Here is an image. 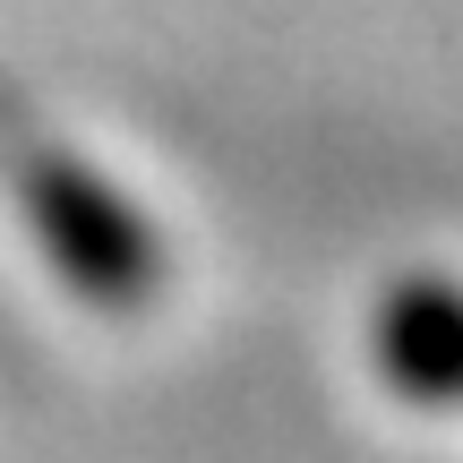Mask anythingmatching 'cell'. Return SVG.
I'll return each instance as SVG.
<instances>
[{
	"mask_svg": "<svg viewBox=\"0 0 463 463\" xmlns=\"http://www.w3.org/2000/svg\"><path fill=\"white\" fill-rule=\"evenodd\" d=\"M378 361L403 395H463V292L403 283L378 317Z\"/></svg>",
	"mask_w": 463,
	"mask_h": 463,
	"instance_id": "obj_2",
	"label": "cell"
},
{
	"mask_svg": "<svg viewBox=\"0 0 463 463\" xmlns=\"http://www.w3.org/2000/svg\"><path fill=\"white\" fill-rule=\"evenodd\" d=\"M17 189H26V223L43 232L52 266L86 300H137L155 283V241H146V223L129 215V198L103 172H86L61 146H26Z\"/></svg>",
	"mask_w": 463,
	"mask_h": 463,
	"instance_id": "obj_1",
	"label": "cell"
},
{
	"mask_svg": "<svg viewBox=\"0 0 463 463\" xmlns=\"http://www.w3.org/2000/svg\"><path fill=\"white\" fill-rule=\"evenodd\" d=\"M0 137H26V129H17V112H9V103H0Z\"/></svg>",
	"mask_w": 463,
	"mask_h": 463,
	"instance_id": "obj_3",
	"label": "cell"
}]
</instances>
